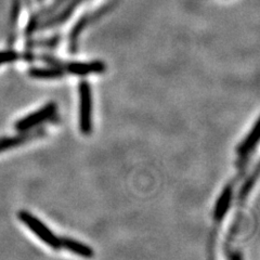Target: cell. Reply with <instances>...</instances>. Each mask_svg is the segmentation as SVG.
Wrapping results in <instances>:
<instances>
[{
	"label": "cell",
	"instance_id": "6da1fadb",
	"mask_svg": "<svg viewBox=\"0 0 260 260\" xmlns=\"http://www.w3.org/2000/svg\"><path fill=\"white\" fill-rule=\"evenodd\" d=\"M18 217L21 222L25 226H27L40 241L46 244V245L56 250L61 248L60 238L56 237V235L49 229L42 220H39L36 216L30 214L29 211L21 210L19 211Z\"/></svg>",
	"mask_w": 260,
	"mask_h": 260
},
{
	"label": "cell",
	"instance_id": "7a4b0ae2",
	"mask_svg": "<svg viewBox=\"0 0 260 260\" xmlns=\"http://www.w3.org/2000/svg\"><path fill=\"white\" fill-rule=\"evenodd\" d=\"M79 128L85 136L92 133V91L89 81L79 84Z\"/></svg>",
	"mask_w": 260,
	"mask_h": 260
},
{
	"label": "cell",
	"instance_id": "3957f363",
	"mask_svg": "<svg viewBox=\"0 0 260 260\" xmlns=\"http://www.w3.org/2000/svg\"><path fill=\"white\" fill-rule=\"evenodd\" d=\"M56 112H58V105H56L55 102H50L39 110L28 114L27 116H24L23 118L19 119L15 123L14 128L19 133L29 132V130H32L45 123V121L54 117Z\"/></svg>",
	"mask_w": 260,
	"mask_h": 260
},
{
	"label": "cell",
	"instance_id": "277c9868",
	"mask_svg": "<svg viewBox=\"0 0 260 260\" xmlns=\"http://www.w3.org/2000/svg\"><path fill=\"white\" fill-rule=\"evenodd\" d=\"M62 69L71 75L85 77L91 74H101L107 70V65L102 61L64 62Z\"/></svg>",
	"mask_w": 260,
	"mask_h": 260
},
{
	"label": "cell",
	"instance_id": "5b68a950",
	"mask_svg": "<svg viewBox=\"0 0 260 260\" xmlns=\"http://www.w3.org/2000/svg\"><path fill=\"white\" fill-rule=\"evenodd\" d=\"M233 197H234L233 184L225 185L221 194L219 195V198L217 199L215 207H214L213 217H214L215 222H221L223 220L224 217L228 214V211H229L232 205Z\"/></svg>",
	"mask_w": 260,
	"mask_h": 260
},
{
	"label": "cell",
	"instance_id": "8992f818",
	"mask_svg": "<svg viewBox=\"0 0 260 260\" xmlns=\"http://www.w3.org/2000/svg\"><path fill=\"white\" fill-rule=\"evenodd\" d=\"M83 2V0H71V2L67 3L64 6L65 8L63 10H61L58 14H55L53 18L51 16V18L47 19L46 21H40L38 23V25L36 27V30L37 29H47V28H51V27H54V26H58V25H61V24H63L64 22H67L70 16L73 14V12L75 11V8Z\"/></svg>",
	"mask_w": 260,
	"mask_h": 260
},
{
	"label": "cell",
	"instance_id": "52a82bcc",
	"mask_svg": "<svg viewBox=\"0 0 260 260\" xmlns=\"http://www.w3.org/2000/svg\"><path fill=\"white\" fill-rule=\"evenodd\" d=\"M46 134L45 130L43 129H37L34 130V132H25V133H21L20 135H16L13 137H8V138H3L0 139V152H4L7 150H10L14 146L21 145L23 143H26L27 141L34 140L36 138L42 137Z\"/></svg>",
	"mask_w": 260,
	"mask_h": 260
},
{
	"label": "cell",
	"instance_id": "ba28073f",
	"mask_svg": "<svg viewBox=\"0 0 260 260\" xmlns=\"http://www.w3.org/2000/svg\"><path fill=\"white\" fill-rule=\"evenodd\" d=\"M259 141V121L256 120L254 127L250 129V132L247 134V136L238 146V154L242 159L246 158L249 154L255 150V148Z\"/></svg>",
	"mask_w": 260,
	"mask_h": 260
},
{
	"label": "cell",
	"instance_id": "9c48e42d",
	"mask_svg": "<svg viewBox=\"0 0 260 260\" xmlns=\"http://www.w3.org/2000/svg\"><path fill=\"white\" fill-rule=\"evenodd\" d=\"M60 245L61 248L84 258H91L94 255V251L90 246L72 238H60Z\"/></svg>",
	"mask_w": 260,
	"mask_h": 260
},
{
	"label": "cell",
	"instance_id": "30bf717a",
	"mask_svg": "<svg viewBox=\"0 0 260 260\" xmlns=\"http://www.w3.org/2000/svg\"><path fill=\"white\" fill-rule=\"evenodd\" d=\"M67 73L62 68L49 67V68H31L28 71V75L36 79H59Z\"/></svg>",
	"mask_w": 260,
	"mask_h": 260
},
{
	"label": "cell",
	"instance_id": "8fae6325",
	"mask_svg": "<svg viewBox=\"0 0 260 260\" xmlns=\"http://www.w3.org/2000/svg\"><path fill=\"white\" fill-rule=\"evenodd\" d=\"M258 172H259V167L258 165H256L255 167V172L251 174L245 181H244L242 188L240 189V192H239V200L242 202L243 200H245L247 198V195L249 194V192L251 191V189H253V186L255 185L256 183V180L258 178Z\"/></svg>",
	"mask_w": 260,
	"mask_h": 260
},
{
	"label": "cell",
	"instance_id": "7c38bea8",
	"mask_svg": "<svg viewBox=\"0 0 260 260\" xmlns=\"http://www.w3.org/2000/svg\"><path fill=\"white\" fill-rule=\"evenodd\" d=\"M22 58V55L14 50H5L0 51V65H4L7 63H12L16 60Z\"/></svg>",
	"mask_w": 260,
	"mask_h": 260
},
{
	"label": "cell",
	"instance_id": "4fadbf2b",
	"mask_svg": "<svg viewBox=\"0 0 260 260\" xmlns=\"http://www.w3.org/2000/svg\"><path fill=\"white\" fill-rule=\"evenodd\" d=\"M59 40H60V37H53L47 40H40V42H32V43H29L27 46L30 48H35V47L52 48L59 44Z\"/></svg>",
	"mask_w": 260,
	"mask_h": 260
}]
</instances>
